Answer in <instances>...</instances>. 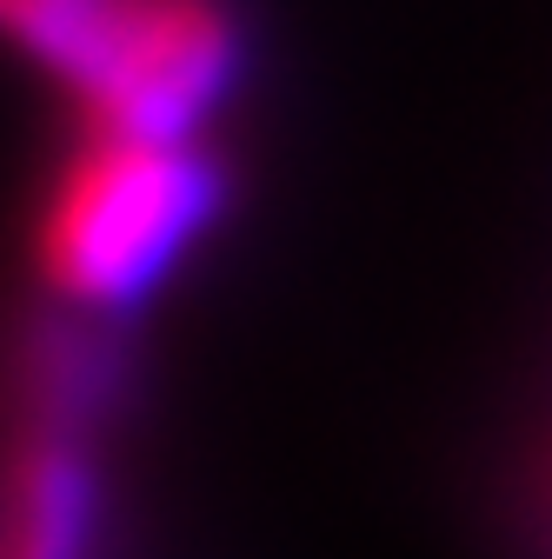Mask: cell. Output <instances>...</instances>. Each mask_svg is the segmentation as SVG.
I'll use <instances>...</instances> for the list:
<instances>
[{"instance_id":"cell-1","label":"cell","mask_w":552,"mask_h":559,"mask_svg":"<svg viewBox=\"0 0 552 559\" xmlns=\"http://www.w3.org/2000/svg\"><path fill=\"white\" fill-rule=\"evenodd\" d=\"M227 206V167L200 140L81 133L34 206V273L74 313H127L167 287Z\"/></svg>"},{"instance_id":"cell-2","label":"cell","mask_w":552,"mask_h":559,"mask_svg":"<svg viewBox=\"0 0 552 559\" xmlns=\"http://www.w3.org/2000/svg\"><path fill=\"white\" fill-rule=\"evenodd\" d=\"M247 27L233 0H107L94 53L67 100L94 133L200 140L240 87Z\"/></svg>"},{"instance_id":"cell-3","label":"cell","mask_w":552,"mask_h":559,"mask_svg":"<svg viewBox=\"0 0 552 559\" xmlns=\"http://www.w3.org/2000/svg\"><path fill=\"white\" fill-rule=\"evenodd\" d=\"M100 533V466L87 413L34 400L0 473V559H87Z\"/></svg>"},{"instance_id":"cell-4","label":"cell","mask_w":552,"mask_h":559,"mask_svg":"<svg viewBox=\"0 0 552 559\" xmlns=\"http://www.w3.org/2000/svg\"><path fill=\"white\" fill-rule=\"evenodd\" d=\"M100 21H107V0H0V40L21 47L60 94L81 81Z\"/></svg>"}]
</instances>
